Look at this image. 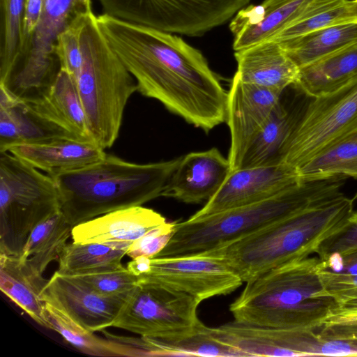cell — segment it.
Instances as JSON below:
<instances>
[{"label":"cell","instance_id":"60d3db41","mask_svg":"<svg viewBox=\"0 0 357 357\" xmlns=\"http://www.w3.org/2000/svg\"><path fill=\"white\" fill-rule=\"evenodd\" d=\"M42 8L43 0H26L23 21L22 52L28 44L32 33L38 22L39 17L42 11Z\"/></svg>","mask_w":357,"mask_h":357},{"label":"cell","instance_id":"2e32d148","mask_svg":"<svg viewBox=\"0 0 357 357\" xmlns=\"http://www.w3.org/2000/svg\"><path fill=\"white\" fill-rule=\"evenodd\" d=\"M41 296L93 333L112 326L125 300L100 294L77 278L57 271L48 280Z\"/></svg>","mask_w":357,"mask_h":357},{"label":"cell","instance_id":"3957f363","mask_svg":"<svg viewBox=\"0 0 357 357\" xmlns=\"http://www.w3.org/2000/svg\"><path fill=\"white\" fill-rule=\"evenodd\" d=\"M181 158L139 164L105 154L97 162L53 176L60 211L73 227L161 197Z\"/></svg>","mask_w":357,"mask_h":357},{"label":"cell","instance_id":"cb8c5ba5","mask_svg":"<svg viewBox=\"0 0 357 357\" xmlns=\"http://www.w3.org/2000/svg\"><path fill=\"white\" fill-rule=\"evenodd\" d=\"M64 137L76 138L44 120L22 100L0 88V152L13 145Z\"/></svg>","mask_w":357,"mask_h":357},{"label":"cell","instance_id":"484cf974","mask_svg":"<svg viewBox=\"0 0 357 357\" xmlns=\"http://www.w3.org/2000/svg\"><path fill=\"white\" fill-rule=\"evenodd\" d=\"M357 78V43L300 68L294 84L316 98L340 89Z\"/></svg>","mask_w":357,"mask_h":357},{"label":"cell","instance_id":"8992f818","mask_svg":"<svg viewBox=\"0 0 357 357\" xmlns=\"http://www.w3.org/2000/svg\"><path fill=\"white\" fill-rule=\"evenodd\" d=\"M79 47L82 66L75 83L91 136L105 150L118 138L125 107L137 86L99 29L92 10L84 17Z\"/></svg>","mask_w":357,"mask_h":357},{"label":"cell","instance_id":"7c38bea8","mask_svg":"<svg viewBox=\"0 0 357 357\" xmlns=\"http://www.w3.org/2000/svg\"><path fill=\"white\" fill-rule=\"evenodd\" d=\"M357 125V78L312 98L287 146L283 162L297 168Z\"/></svg>","mask_w":357,"mask_h":357},{"label":"cell","instance_id":"74e56055","mask_svg":"<svg viewBox=\"0 0 357 357\" xmlns=\"http://www.w3.org/2000/svg\"><path fill=\"white\" fill-rule=\"evenodd\" d=\"M175 229V222L159 225L132 242L126 255L132 259L139 256L154 257L169 242Z\"/></svg>","mask_w":357,"mask_h":357},{"label":"cell","instance_id":"e575fe53","mask_svg":"<svg viewBox=\"0 0 357 357\" xmlns=\"http://www.w3.org/2000/svg\"><path fill=\"white\" fill-rule=\"evenodd\" d=\"M95 291L107 296L126 298L137 286V278L126 268L73 276Z\"/></svg>","mask_w":357,"mask_h":357},{"label":"cell","instance_id":"ac0fdd59","mask_svg":"<svg viewBox=\"0 0 357 357\" xmlns=\"http://www.w3.org/2000/svg\"><path fill=\"white\" fill-rule=\"evenodd\" d=\"M231 172L230 163L216 148L191 152L181 157L161 197L186 204L207 202Z\"/></svg>","mask_w":357,"mask_h":357},{"label":"cell","instance_id":"4316f807","mask_svg":"<svg viewBox=\"0 0 357 357\" xmlns=\"http://www.w3.org/2000/svg\"><path fill=\"white\" fill-rule=\"evenodd\" d=\"M73 227L61 211L49 216L31 231L19 256L20 261L43 276L47 266L59 260Z\"/></svg>","mask_w":357,"mask_h":357},{"label":"cell","instance_id":"f546056e","mask_svg":"<svg viewBox=\"0 0 357 357\" xmlns=\"http://www.w3.org/2000/svg\"><path fill=\"white\" fill-rule=\"evenodd\" d=\"M301 180L343 175L357 178V125L296 168Z\"/></svg>","mask_w":357,"mask_h":357},{"label":"cell","instance_id":"5bb4252c","mask_svg":"<svg viewBox=\"0 0 357 357\" xmlns=\"http://www.w3.org/2000/svg\"><path fill=\"white\" fill-rule=\"evenodd\" d=\"M301 181L296 169L284 162L232 170L216 193L190 218H201L259 202Z\"/></svg>","mask_w":357,"mask_h":357},{"label":"cell","instance_id":"ab89813d","mask_svg":"<svg viewBox=\"0 0 357 357\" xmlns=\"http://www.w3.org/2000/svg\"><path fill=\"white\" fill-rule=\"evenodd\" d=\"M321 261V270L339 275H357V250L331 255Z\"/></svg>","mask_w":357,"mask_h":357},{"label":"cell","instance_id":"d6a6232c","mask_svg":"<svg viewBox=\"0 0 357 357\" xmlns=\"http://www.w3.org/2000/svg\"><path fill=\"white\" fill-rule=\"evenodd\" d=\"M349 0H311L301 16L273 40L280 42L330 26L356 21Z\"/></svg>","mask_w":357,"mask_h":357},{"label":"cell","instance_id":"277c9868","mask_svg":"<svg viewBox=\"0 0 357 357\" xmlns=\"http://www.w3.org/2000/svg\"><path fill=\"white\" fill-rule=\"evenodd\" d=\"M354 212L343 194L204 251L225 260L246 282L283 264L316 254Z\"/></svg>","mask_w":357,"mask_h":357},{"label":"cell","instance_id":"7402d4cb","mask_svg":"<svg viewBox=\"0 0 357 357\" xmlns=\"http://www.w3.org/2000/svg\"><path fill=\"white\" fill-rule=\"evenodd\" d=\"M235 76L243 82L283 91L296 84L300 68L279 42L269 40L235 51Z\"/></svg>","mask_w":357,"mask_h":357},{"label":"cell","instance_id":"b9f144b4","mask_svg":"<svg viewBox=\"0 0 357 357\" xmlns=\"http://www.w3.org/2000/svg\"><path fill=\"white\" fill-rule=\"evenodd\" d=\"M357 321V296L336 303L326 322Z\"/></svg>","mask_w":357,"mask_h":357},{"label":"cell","instance_id":"7bdbcfd3","mask_svg":"<svg viewBox=\"0 0 357 357\" xmlns=\"http://www.w3.org/2000/svg\"><path fill=\"white\" fill-rule=\"evenodd\" d=\"M151 258L145 256H139L133 258L127 264L126 268L134 275L139 276L148 272L150 269Z\"/></svg>","mask_w":357,"mask_h":357},{"label":"cell","instance_id":"83f0119b","mask_svg":"<svg viewBox=\"0 0 357 357\" xmlns=\"http://www.w3.org/2000/svg\"><path fill=\"white\" fill-rule=\"evenodd\" d=\"M279 43L291 60L301 68L357 43V20Z\"/></svg>","mask_w":357,"mask_h":357},{"label":"cell","instance_id":"8d00e7d4","mask_svg":"<svg viewBox=\"0 0 357 357\" xmlns=\"http://www.w3.org/2000/svg\"><path fill=\"white\" fill-rule=\"evenodd\" d=\"M357 250V211H354L343 226L320 245L317 256L324 260L331 255H345Z\"/></svg>","mask_w":357,"mask_h":357},{"label":"cell","instance_id":"ee69618b","mask_svg":"<svg viewBox=\"0 0 357 357\" xmlns=\"http://www.w3.org/2000/svg\"><path fill=\"white\" fill-rule=\"evenodd\" d=\"M351 8L355 17L357 19V0L351 1Z\"/></svg>","mask_w":357,"mask_h":357},{"label":"cell","instance_id":"52a82bcc","mask_svg":"<svg viewBox=\"0 0 357 357\" xmlns=\"http://www.w3.org/2000/svg\"><path fill=\"white\" fill-rule=\"evenodd\" d=\"M59 211L54 178L0 152V253L20 256L33 228Z\"/></svg>","mask_w":357,"mask_h":357},{"label":"cell","instance_id":"ffe728a7","mask_svg":"<svg viewBox=\"0 0 357 357\" xmlns=\"http://www.w3.org/2000/svg\"><path fill=\"white\" fill-rule=\"evenodd\" d=\"M166 222L165 217L151 208L131 206L75 225L71 238L73 242L80 243L131 244Z\"/></svg>","mask_w":357,"mask_h":357},{"label":"cell","instance_id":"f35d334b","mask_svg":"<svg viewBox=\"0 0 357 357\" xmlns=\"http://www.w3.org/2000/svg\"><path fill=\"white\" fill-rule=\"evenodd\" d=\"M320 276L328 290L340 303L357 296V275H339L321 269Z\"/></svg>","mask_w":357,"mask_h":357},{"label":"cell","instance_id":"d6986e66","mask_svg":"<svg viewBox=\"0 0 357 357\" xmlns=\"http://www.w3.org/2000/svg\"><path fill=\"white\" fill-rule=\"evenodd\" d=\"M311 0H264L241 9L230 20L233 50L273 40L294 22Z\"/></svg>","mask_w":357,"mask_h":357},{"label":"cell","instance_id":"44dd1931","mask_svg":"<svg viewBox=\"0 0 357 357\" xmlns=\"http://www.w3.org/2000/svg\"><path fill=\"white\" fill-rule=\"evenodd\" d=\"M6 151L52 177L86 167L106 154L95 142L73 137L13 145Z\"/></svg>","mask_w":357,"mask_h":357},{"label":"cell","instance_id":"836d02e7","mask_svg":"<svg viewBox=\"0 0 357 357\" xmlns=\"http://www.w3.org/2000/svg\"><path fill=\"white\" fill-rule=\"evenodd\" d=\"M26 0H0V82L8 77L23 48Z\"/></svg>","mask_w":357,"mask_h":357},{"label":"cell","instance_id":"4dcf8cb0","mask_svg":"<svg viewBox=\"0 0 357 357\" xmlns=\"http://www.w3.org/2000/svg\"><path fill=\"white\" fill-rule=\"evenodd\" d=\"M140 342L146 356L247 357L239 349L218 340L210 327L203 322L195 331L179 338L165 340L141 337Z\"/></svg>","mask_w":357,"mask_h":357},{"label":"cell","instance_id":"d590c367","mask_svg":"<svg viewBox=\"0 0 357 357\" xmlns=\"http://www.w3.org/2000/svg\"><path fill=\"white\" fill-rule=\"evenodd\" d=\"M87 13L77 17L59 36L56 45V54L61 68L66 70L75 82L79 75L82 66L79 34Z\"/></svg>","mask_w":357,"mask_h":357},{"label":"cell","instance_id":"7a4b0ae2","mask_svg":"<svg viewBox=\"0 0 357 357\" xmlns=\"http://www.w3.org/2000/svg\"><path fill=\"white\" fill-rule=\"evenodd\" d=\"M317 257L294 260L245 282L229 305L238 322L277 328L314 329L330 318L336 301L326 289Z\"/></svg>","mask_w":357,"mask_h":357},{"label":"cell","instance_id":"1f68e13d","mask_svg":"<svg viewBox=\"0 0 357 357\" xmlns=\"http://www.w3.org/2000/svg\"><path fill=\"white\" fill-rule=\"evenodd\" d=\"M44 302L49 329L59 333L81 352L96 356H134L130 347L109 333L104 331L107 338L99 337L76 323L60 308Z\"/></svg>","mask_w":357,"mask_h":357},{"label":"cell","instance_id":"f1b7e54d","mask_svg":"<svg viewBox=\"0 0 357 357\" xmlns=\"http://www.w3.org/2000/svg\"><path fill=\"white\" fill-rule=\"evenodd\" d=\"M130 243H80L72 242L64 247L59 259L57 271L75 276L124 267L121 261Z\"/></svg>","mask_w":357,"mask_h":357},{"label":"cell","instance_id":"30bf717a","mask_svg":"<svg viewBox=\"0 0 357 357\" xmlns=\"http://www.w3.org/2000/svg\"><path fill=\"white\" fill-rule=\"evenodd\" d=\"M200 302L187 294L137 285L125 298L112 324L141 337L173 340L202 324Z\"/></svg>","mask_w":357,"mask_h":357},{"label":"cell","instance_id":"6da1fadb","mask_svg":"<svg viewBox=\"0 0 357 357\" xmlns=\"http://www.w3.org/2000/svg\"><path fill=\"white\" fill-rule=\"evenodd\" d=\"M96 21L142 95L206 132L225 121L227 92L199 50L174 33L106 13Z\"/></svg>","mask_w":357,"mask_h":357},{"label":"cell","instance_id":"9c48e42d","mask_svg":"<svg viewBox=\"0 0 357 357\" xmlns=\"http://www.w3.org/2000/svg\"><path fill=\"white\" fill-rule=\"evenodd\" d=\"M104 13L162 31L199 36L225 24L250 0H98Z\"/></svg>","mask_w":357,"mask_h":357},{"label":"cell","instance_id":"8fae6325","mask_svg":"<svg viewBox=\"0 0 357 357\" xmlns=\"http://www.w3.org/2000/svg\"><path fill=\"white\" fill-rule=\"evenodd\" d=\"M137 278L139 286L185 293L200 303L229 294L243 282L225 260L206 252L151 258L149 271Z\"/></svg>","mask_w":357,"mask_h":357},{"label":"cell","instance_id":"5b68a950","mask_svg":"<svg viewBox=\"0 0 357 357\" xmlns=\"http://www.w3.org/2000/svg\"><path fill=\"white\" fill-rule=\"evenodd\" d=\"M343 175L301 180L270 198L197 218L175 222L169 242L154 257L198 253L247 236L342 194Z\"/></svg>","mask_w":357,"mask_h":357},{"label":"cell","instance_id":"603a6c76","mask_svg":"<svg viewBox=\"0 0 357 357\" xmlns=\"http://www.w3.org/2000/svg\"><path fill=\"white\" fill-rule=\"evenodd\" d=\"M22 101L50 123L79 139L93 141L76 83L64 68H60L46 93L31 100Z\"/></svg>","mask_w":357,"mask_h":357},{"label":"cell","instance_id":"e0dca14e","mask_svg":"<svg viewBox=\"0 0 357 357\" xmlns=\"http://www.w3.org/2000/svg\"><path fill=\"white\" fill-rule=\"evenodd\" d=\"M312 98L295 84L284 90L279 102L248 147L239 168L283 162L291 138Z\"/></svg>","mask_w":357,"mask_h":357},{"label":"cell","instance_id":"4fadbf2b","mask_svg":"<svg viewBox=\"0 0 357 357\" xmlns=\"http://www.w3.org/2000/svg\"><path fill=\"white\" fill-rule=\"evenodd\" d=\"M255 335L269 356H357V321L326 322L314 329L258 326Z\"/></svg>","mask_w":357,"mask_h":357},{"label":"cell","instance_id":"ba28073f","mask_svg":"<svg viewBox=\"0 0 357 357\" xmlns=\"http://www.w3.org/2000/svg\"><path fill=\"white\" fill-rule=\"evenodd\" d=\"M91 0H43L38 22L12 71L0 87L21 100L46 93L61 65L56 54L59 36L77 17L92 10Z\"/></svg>","mask_w":357,"mask_h":357},{"label":"cell","instance_id":"9a60e30c","mask_svg":"<svg viewBox=\"0 0 357 357\" xmlns=\"http://www.w3.org/2000/svg\"><path fill=\"white\" fill-rule=\"evenodd\" d=\"M283 91L245 83L235 75L227 92L226 119L230 132L228 160L238 169L248 147L279 102Z\"/></svg>","mask_w":357,"mask_h":357},{"label":"cell","instance_id":"d4e9b609","mask_svg":"<svg viewBox=\"0 0 357 357\" xmlns=\"http://www.w3.org/2000/svg\"><path fill=\"white\" fill-rule=\"evenodd\" d=\"M48 280L34 273L19 256L0 253V289L39 325L49 328L41 292Z\"/></svg>","mask_w":357,"mask_h":357}]
</instances>
